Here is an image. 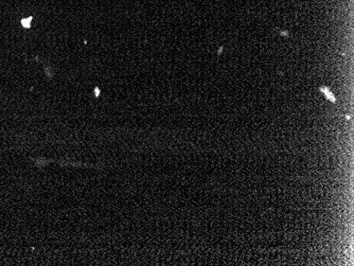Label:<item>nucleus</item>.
Masks as SVG:
<instances>
[{
  "mask_svg": "<svg viewBox=\"0 0 354 266\" xmlns=\"http://www.w3.org/2000/svg\"><path fill=\"white\" fill-rule=\"evenodd\" d=\"M320 91L325 95L326 98L328 100L331 101L332 103H335V97L330 89L326 88V87H320Z\"/></svg>",
  "mask_w": 354,
  "mask_h": 266,
  "instance_id": "1",
  "label": "nucleus"
}]
</instances>
